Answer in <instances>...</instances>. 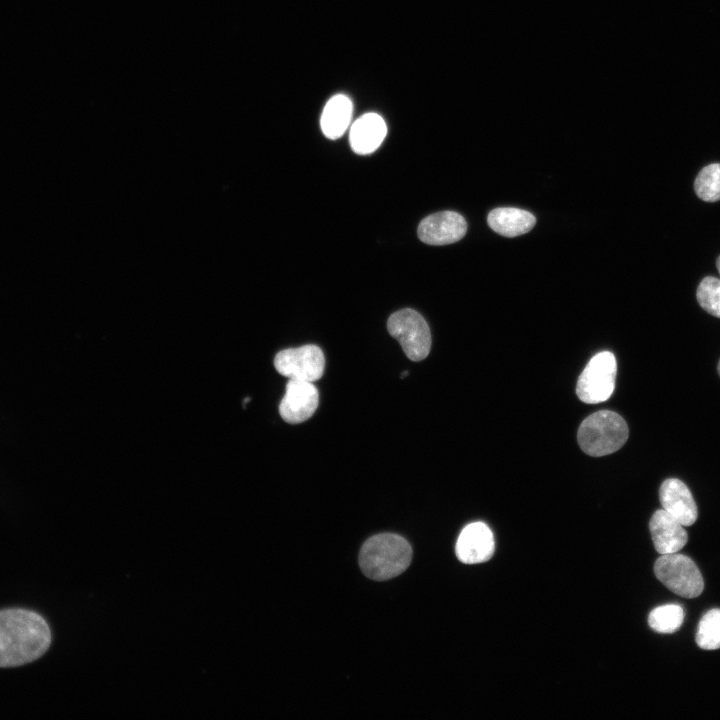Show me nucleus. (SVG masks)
<instances>
[{
	"label": "nucleus",
	"mask_w": 720,
	"mask_h": 720,
	"mask_svg": "<svg viewBox=\"0 0 720 720\" xmlns=\"http://www.w3.org/2000/svg\"><path fill=\"white\" fill-rule=\"evenodd\" d=\"M51 632L39 614L25 609L0 611V667L35 661L49 648Z\"/></svg>",
	"instance_id": "nucleus-1"
},
{
	"label": "nucleus",
	"mask_w": 720,
	"mask_h": 720,
	"mask_svg": "<svg viewBox=\"0 0 720 720\" xmlns=\"http://www.w3.org/2000/svg\"><path fill=\"white\" fill-rule=\"evenodd\" d=\"M412 560V548L402 536L383 533L372 536L362 546L359 565L370 579L384 581L403 573Z\"/></svg>",
	"instance_id": "nucleus-2"
},
{
	"label": "nucleus",
	"mask_w": 720,
	"mask_h": 720,
	"mask_svg": "<svg viewBox=\"0 0 720 720\" xmlns=\"http://www.w3.org/2000/svg\"><path fill=\"white\" fill-rule=\"evenodd\" d=\"M628 438V427L617 413L601 410L588 416L578 429L577 439L588 455L599 457L619 450Z\"/></svg>",
	"instance_id": "nucleus-3"
},
{
	"label": "nucleus",
	"mask_w": 720,
	"mask_h": 720,
	"mask_svg": "<svg viewBox=\"0 0 720 720\" xmlns=\"http://www.w3.org/2000/svg\"><path fill=\"white\" fill-rule=\"evenodd\" d=\"M388 332L397 339L412 361L425 359L431 348V333L426 320L413 309L393 313L387 322Z\"/></svg>",
	"instance_id": "nucleus-4"
},
{
	"label": "nucleus",
	"mask_w": 720,
	"mask_h": 720,
	"mask_svg": "<svg viewBox=\"0 0 720 720\" xmlns=\"http://www.w3.org/2000/svg\"><path fill=\"white\" fill-rule=\"evenodd\" d=\"M654 572L669 590L679 596L695 598L703 591L701 572L685 555L676 552L660 556L655 562Z\"/></svg>",
	"instance_id": "nucleus-5"
},
{
	"label": "nucleus",
	"mask_w": 720,
	"mask_h": 720,
	"mask_svg": "<svg viewBox=\"0 0 720 720\" xmlns=\"http://www.w3.org/2000/svg\"><path fill=\"white\" fill-rule=\"evenodd\" d=\"M617 373L613 353L603 351L593 356L580 374L576 393L585 403L596 404L607 400L615 388Z\"/></svg>",
	"instance_id": "nucleus-6"
},
{
	"label": "nucleus",
	"mask_w": 720,
	"mask_h": 720,
	"mask_svg": "<svg viewBox=\"0 0 720 720\" xmlns=\"http://www.w3.org/2000/svg\"><path fill=\"white\" fill-rule=\"evenodd\" d=\"M276 370L289 379L314 382L324 372L325 358L316 345H304L278 352L274 358Z\"/></svg>",
	"instance_id": "nucleus-7"
},
{
	"label": "nucleus",
	"mask_w": 720,
	"mask_h": 720,
	"mask_svg": "<svg viewBox=\"0 0 720 720\" xmlns=\"http://www.w3.org/2000/svg\"><path fill=\"white\" fill-rule=\"evenodd\" d=\"M318 404L319 393L313 382L289 379L279 413L288 423H301L314 414Z\"/></svg>",
	"instance_id": "nucleus-8"
},
{
	"label": "nucleus",
	"mask_w": 720,
	"mask_h": 720,
	"mask_svg": "<svg viewBox=\"0 0 720 720\" xmlns=\"http://www.w3.org/2000/svg\"><path fill=\"white\" fill-rule=\"evenodd\" d=\"M467 223L454 211H441L424 218L418 226L419 239L429 245H447L462 239Z\"/></svg>",
	"instance_id": "nucleus-9"
},
{
	"label": "nucleus",
	"mask_w": 720,
	"mask_h": 720,
	"mask_svg": "<svg viewBox=\"0 0 720 720\" xmlns=\"http://www.w3.org/2000/svg\"><path fill=\"white\" fill-rule=\"evenodd\" d=\"M456 555L465 564H478L489 560L495 550L490 528L483 522L465 526L456 542Z\"/></svg>",
	"instance_id": "nucleus-10"
},
{
	"label": "nucleus",
	"mask_w": 720,
	"mask_h": 720,
	"mask_svg": "<svg viewBox=\"0 0 720 720\" xmlns=\"http://www.w3.org/2000/svg\"><path fill=\"white\" fill-rule=\"evenodd\" d=\"M662 508L683 526L692 525L698 516L697 506L688 487L679 479L670 478L660 486Z\"/></svg>",
	"instance_id": "nucleus-11"
},
{
	"label": "nucleus",
	"mask_w": 720,
	"mask_h": 720,
	"mask_svg": "<svg viewBox=\"0 0 720 720\" xmlns=\"http://www.w3.org/2000/svg\"><path fill=\"white\" fill-rule=\"evenodd\" d=\"M649 529L654 547L661 555L680 551L688 540L684 526L664 509L654 512Z\"/></svg>",
	"instance_id": "nucleus-12"
},
{
	"label": "nucleus",
	"mask_w": 720,
	"mask_h": 720,
	"mask_svg": "<svg viewBox=\"0 0 720 720\" xmlns=\"http://www.w3.org/2000/svg\"><path fill=\"white\" fill-rule=\"evenodd\" d=\"M387 133L384 119L376 113H366L358 118L350 128L349 141L357 154L374 152L383 142Z\"/></svg>",
	"instance_id": "nucleus-13"
},
{
	"label": "nucleus",
	"mask_w": 720,
	"mask_h": 720,
	"mask_svg": "<svg viewBox=\"0 0 720 720\" xmlns=\"http://www.w3.org/2000/svg\"><path fill=\"white\" fill-rule=\"evenodd\" d=\"M490 228L505 237H516L529 232L536 224L535 216L526 210L514 207H498L487 216Z\"/></svg>",
	"instance_id": "nucleus-14"
},
{
	"label": "nucleus",
	"mask_w": 720,
	"mask_h": 720,
	"mask_svg": "<svg viewBox=\"0 0 720 720\" xmlns=\"http://www.w3.org/2000/svg\"><path fill=\"white\" fill-rule=\"evenodd\" d=\"M353 104L349 97L337 94L326 103L320 125L322 132L329 139L341 137L350 125Z\"/></svg>",
	"instance_id": "nucleus-15"
},
{
	"label": "nucleus",
	"mask_w": 720,
	"mask_h": 720,
	"mask_svg": "<svg viewBox=\"0 0 720 720\" xmlns=\"http://www.w3.org/2000/svg\"><path fill=\"white\" fill-rule=\"evenodd\" d=\"M684 611L680 605L667 604L653 609L648 616L649 626L659 633H674L682 625Z\"/></svg>",
	"instance_id": "nucleus-16"
},
{
	"label": "nucleus",
	"mask_w": 720,
	"mask_h": 720,
	"mask_svg": "<svg viewBox=\"0 0 720 720\" xmlns=\"http://www.w3.org/2000/svg\"><path fill=\"white\" fill-rule=\"evenodd\" d=\"M694 189L697 196L706 202L720 200V163L702 168L695 179Z\"/></svg>",
	"instance_id": "nucleus-17"
},
{
	"label": "nucleus",
	"mask_w": 720,
	"mask_h": 720,
	"mask_svg": "<svg viewBox=\"0 0 720 720\" xmlns=\"http://www.w3.org/2000/svg\"><path fill=\"white\" fill-rule=\"evenodd\" d=\"M696 643L705 650L720 648V609H711L703 615L698 625Z\"/></svg>",
	"instance_id": "nucleus-18"
},
{
	"label": "nucleus",
	"mask_w": 720,
	"mask_h": 720,
	"mask_svg": "<svg viewBox=\"0 0 720 720\" xmlns=\"http://www.w3.org/2000/svg\"><path fill=\"white\" fill-rule=\"evenodd\" d=\"M697 300L709 314L720 318V280L708 276L701 280L697 288Z\"/></svg>",
	"instance_id": "nucleus-19"
},
{
	"label": "nucleus",
	"mask_w": 720,
	"mask_h": 720,
	"mask_svg": "<svg viewBox=\"0 0 720 720\" xmlns=\"http://www.w3.org/2000/svg\"><path fill=\"white\" fill-rule=\"evenodd\" d=\"M716 266H717V269H718V271H719V273H720V256L717 258Z\"/></svg>",
	"instance_id": "nucleus-20"
},
{
	"label": "nucleus",
	"mask_w": 720,
	"mask_h": 720,
	"mask_svg": "<svg viewBox=\"0 0 720 720\" xmlns=\"http://www.w3.org/2000/svg\"><path fill=\"white\" fill-rule=\"evenodd\" d=\"M408 374H409V372H408V371H405V372L402 373L401 377L404 378V377H405L406 375H408Z\"/></svg>",
	"instance_id": "nucleus-21"
},
{
	"label": "nucleus",
	"mask_w": 720,
	"mask_h": 720,
	"mask_svg": "<svg viewBox=\"0 0 720 720\" xmlns=\"http://www.w3.org/2000/svg\"><path fill=\"white\" fill-rule=\"evenodd\" d=\"M718 373H719V375H720V361H719V363H718Z\"/></svg>",
	"instance_id": "nucleus-22"
}]
</instances>
